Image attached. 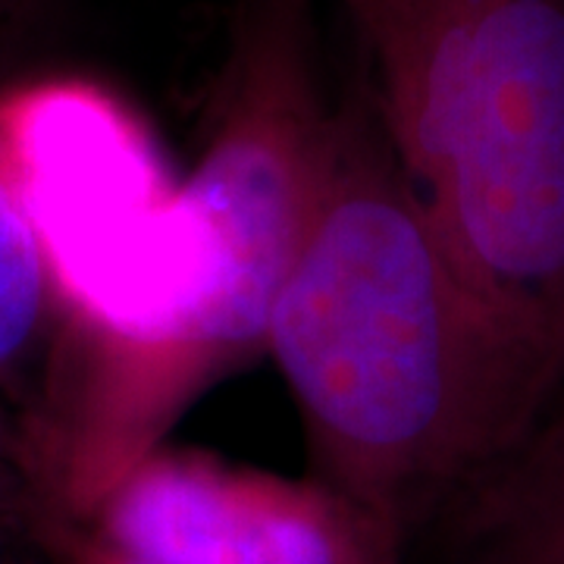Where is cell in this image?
<instances>
[{
    "mask_svg": "<svg viewBox=\"0 0 564 564\" xmlns=\"http://www.w3.org/2000/svg\"><path fill=\"white\" fill-rule=\"evenodd\" d=\"M263 351L302 414L311 477L377 514L408 558L445 502L533 421L364 88L339 104Z\"/></svg>",
    "mask_w": 564,
    "mask_h": 564,
    "instance_id": "obj_1",
    "label": "cell"
},
{
    "mask_svg": "<svg viewBox=\"0 0 564 564\" xmlns=\"http://www.w3.org/2000/svg\"><path fill=\"white\" fill-rule=\"evenodd\" d=\"M76 524L154 564H411L399 533L317 477L166 443Z\"/></svg>",
    "mask_w": 564,
    "mask_h": 564,
    "instance_id": "obj_3",
    "label": "cell"
},
{
    "mask_svg": "<svg viewBox=\"0 0 564 564\" xmlns=\"http://www.w3.org/2000/svg\"><path fill=\"white\" fill-rule=\"evenodd\" d=\"M39 527L41 540H44L47 552L54 555L57 564H154L144 562L139 555L113 549V545L98 540L91 530H85L76 521L39 514Z\"/></svg>",
    "mask_w": 564,
    "mask_h": 564,
    "instance_id": "obj_6",
    "label": "cell"
},
{
    "mask_svg": "<svg viewBox=\"0 0 564 564\" xmlns=\"http://www.w3.org/2000/svg\"><path fill=\"white\" fill-rule=\"evenodd\" d=\"M32 0H0V17H10V13H17L22 7H29Z\"/></svg>",
    "mask_w": 564,
    "mask_h": 564,
    "instance_id": "obj_7",
    "label": "cell"
},
{
    "mask_svg": "<svg viewBox=\"0 0 564 564\" xmlns=\"http://www.w3.org/2000/svg\"><path fill=\"white\" fill-rule=\"evenodd\" d=\"M336 3L392 161L536 421L564 383V0Z\"/></svg>",
    "mask_w": 564,
    "mask_h": 564,
    "instance_id": "obj_2",
    "label": "cell"
},
{
    "mask_svg": "<svg viewBox=\"0 0 564 564\" xmlns=\"http://www.w3.org/2000/svg\"><path fill=\"white\" fill-rule=\"evenodd\" d=\"M411 564H564V383L445 502Z\"/></svg>",
    "mask_w": 564,
    "mask_h": 564,
    "instance_id": "obj_4",
    "label": "cell"
},
{
    "mask_svg": "<svg viewBox=\"0 0 564 564\" xmlns=\"http://www.w3.org/2000/svg\"><path fill=\"white\" fill-rule=\"evenodd\" d=\"M51 292L35 229L0 173V370L20 361L35 343Z\"/></svg>",
    "mask_w": 564,
    "mask_h": 564,
    "instance_id": "obj_5",
    "label": "cell"
}]
</instances>
